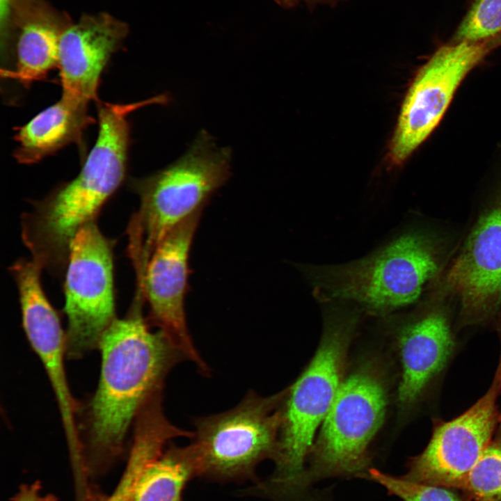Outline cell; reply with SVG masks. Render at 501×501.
I'll list each match as a JSON object with an SVG mask.
<instances>
[{
	"label": "cell",
	"mask_w": 501,
	"mask_h": 501,
	"mask_svg": "<svg viewBox=\"0 0 501 501\" xmlns=\"http://www.w3.org/2000/svg\"><path fill=\"white\" fill-rule=\"evenodd\" d=\"M137 296L127 316L116 319L98 349L102 364L97 388L77 414L83 463L105 465L123 451L132 427L145 403L163 391L170 370L185 360L160 329L153 331Z\"/></svg>",
	"instance_id": "1"
},
{
	"label": "cell",
	"mask_w": 501,
	"mask_h": 501,
	"mask_svg": "<svg viewBox=\"0 0 501 501\" xmlns=\"http://www.w3.org/2000/svg\"><path fill=\"white\" fill-rule=\"evenodd\" d=\"M137 102L100 103L95 143L78 175L24 218L22 237L41 267L62 265L79 230L93 221L124 180L129 145V115Z\"/></svg>",
	"instance_id": "2"
},
{
	"label": "cell",
	"mask_w": 501,
	"mask_h": 501,
	"mask_svg": "<svg viewBox=\"0 0 501 501\" xmlns=\"http://www.w3.org/2000/svg\"><path fill=\"white\" fill-rule=\"evenodd\" d=\"M440 239L422 230L406 232L367 257L339 265L302 267L317 294L386 312L416 301L440 271Z\"/></svg>",
	"instance_id": "3"
},
{
	"label": "cell",
	"mask_w": 501,
	"mask_h": 501,
	"mask_svg": "<svg viewBox=\"0 0 501 501\" xmlns=\"http://www.w3.org/2000/svg\"><path fill=\"white\" fill-rule=\"evenodd\" d=\"M356 317L338 312L315 357L281 406L278 449L273 473L257 485L261 495L289 499L303 491L305 462L317 429L327 415L342 383L346 351Z\"/></svg>",
	"instance_id": "4"
},
{
	"label": "cell",
	"mask_w": 501,
	"mask_h": 501,
	"mask_svg": "<svg viewBox=\"0 0 501 501\" xmlns=\"http://www.w3.org/2000/svg\"><path fill=\"white\" fill-rule=\"evenodd\" d=\"M231 151L201 131L187 151L166 168L134 182L138 212L130 227L134 263L143 267L156 246L175 227L202 210L230 175Z\"/></svg>",
	"instance_id": "5"
},
{
	"label": "cell",
	"mask_w": 501,
	"mask_h": 501,
	"mask_svg": "<svg viewBox=\"0 0 501 501\" xmlns=\"http://www.w3.org/2000/svg\"><path fill=\"white\" fill-rule=\"evenodd\" d=\"M285 394L262 397L251 390L234 408L194 419L192 440L184 447L195 477L246 479L262 461L274 460Z\"/></svg>",
	"instance_id": "6"
},
{
	"label": "cell",
	"mask_w": 501,
	"mask_h": 501,
	"mask_svg": "<svg viewBox=\"0 0 501 501\" xmlns=\"http://www.w3.org/2000/svg\"><path fill=\"white\" fill-rule=\"evenodd\" d=\"M385 406L384 385L373 369H360L342 382L310 453L303 490L327 478H365L371 463L368 448Z\"/></svg>",
	"instance_id": "7"
},
{
	"label": "cell",
	"mask_w": 501,
	"mask_h": 501,
	"mask_svg": "<svg viewBox=\"0 0 501 501\" xmlns=\"http://www.w3.org/2000/svg\"><path fill=\"white\" fill-rule=\"evenodd\" d=\"M67 262L66 355L78 359L98 349L104 333L116 319L111 248L94 221L74 235Z\"/></svg>",
	"instance_id": "8"
},
{
	"label": "cell",
	"mask_w": 501,
	"mask_h": 501,
	"mask_svg": "<svg viewBox=\"0 0 501 501\" xmlns=\"http://www.w3.org/2000/svg\"><path fill=\"white\" fill-rule=\"evenodd\" d=\"M496 46L493 39L440 46L418 70L401 104L388 158L402 164L429 136L466 74Z\"/></svg>",
	"instance_id": "9"
},
{
	"label": "cell",
	"mask_w": 501,
	"mask_h": 501,
	"mask_svg": "<svg viewBox=\"0 0 501 501\" xmlns=\"http://www.w3.org/2000/svg\"><path fill=\"white\" fill-rule=\"evenodd\" d=\"M495 381L470 408L449 421L435 422L424 450L407 463L401 477L415 483L461 490L467 476L491 441L501 412Z\"/></svg>",
	"instance_id": "10"
},
{
	"label": "cell",
	"mask_w": 501,
	"mask_h": 501,
	"mask_svg": "<svg viewBox=\"0 0 501 501\" xmlns=\"http://www.w3.org/2000/svg\"><path fill=\"white\" fill-rule=\"evenodd\" d=\"M201 212L175 227L156 246L138 273V292L148 304L152 323L207 376L210 369L193 343L184 309L189 253Z\"/></svg>",
	"instance_id": "11"
},
{
	"label": "cell",
	"mask_w": 501,
	"mask_h": 501,
	"mask_svg": "<svg viewBox=\"0 0 501 501\" xmlns=\"http://www.w3.org/2000/svg\"><path fill=\"white\" fill-rule=\"evenodd\" d=\"M461 326L492 319L501 305V193L482 212L441 283Z\"/></svg>",
	"instance_id": "12"
},
{
	"label": "cell",
	"mask_w": 501,
	"mask_h": 501,
	"mask_svg": "<svg viewBox=\"0 0 501 501\" xmlns=\"http://www.w3.org/2000/svg\"><path fill=\"white\" fill-rule=\"evenodd\" d=\"M41 269L33 260H22L11 267V272L19 292L24 332L54 392L70 451L76 452L80 447L77 427L79 403L67 383L65 333L42 287Z\"/></svg>",
	"instance_id": "13"
},
{
	"label": "cell",
	"mask_w": 501,
	"mask_h": 501,
	"mask_svg": "<svg viewBox=\"0 0 501 501\" xmlns=\"http://www.w3.org/2000/svg\"><path fill=\"white\" fill-rule=\"evenodd\" d=\"M401 406L410 409L440 383L457 349L450 312L440 301L409 319L399 335Z\"/></svg>",
	"instance_id": "14"
},
{
	"label": "cell",
	"mask_w": 501,
	"mask_h": 501,
	"mask_svg": "<svg viewBox=\"0 0 501 501\" xmlns=\"http://www.w3.org/2000/svg\"><path fill=\"white\" fill-rule=\"evenodd\" d=\"M127 33V25L106 13L69 24L58 46L61 97L86 105L95 100L101 74Z\"/></svg>",
	"instance_id": "15"
},
{
	"label": "cell",
	"mask_w": 501,
	"mask_h": 501,
	"mask_svg": "<svg viewBox=\"0 0 501 501\" xmlns=\"http://www.w3.org/2000/svg\"><path fill=\"white\" fill-rule=\"evenodd\" d=\"M19 27L13 77L28 86L58 65L61 35L69 24L39 0H19L13 20Z\"/></svg>",
	"instance_id": "16"
},
{
	"label": "cell",
	"mask_w": 501,
	"mask_h": 501,
	"mask_svg": "<svg viewBox=\"0 0 501 501\" xmlns=\"http://www.w3.org/2000/svg\"><path fill=\"white\" fill-rule=\"evenodd\" d=\"M88 105L61 97L20 127L15 135V157L33 164L80 139L91 122Z\"/></svg>",
	"instance_id": "17"
},
{
	"label": "cell",
	"mask_w": 501,
	"mask_h": 501,
	"mask_svg": "<svg viewBox=\"0 0 501 501\" xmlns=\"http://www.w3.org/2000/svg\"><path fill=\"white\" fill-rule=\"evenodd\" d=\"M193 477L184 447L170 446L143 468L131 501H182L184 486Z\"/></svg>",
	"instance_id": "18"
},
{
	"label": "cell",
	"mask_w": 501,
	"mask_h": 501,
	"mask_svg": "<svg viewBox=\"0 0 501 501\" xmlns=\"http://www.w3.org/2000/svg\"><path fill=\"white\" fill-rule=\"evenodd\" d=\"M170 440L167 429L152 420H141L134 428L128 461L116 488L106 501H131L136 482L145 466L159 456Z\"/></svg>",
	"instance_id": "19"
},
{
	"label": "cell",
	"mask_w": 501,
	"mask_h": 501,
	"mask_svg": "<svg viewBox=\"0 0 501 501\" xmlns=\"http://www.w3.org/2000/svg\"><path fill=\"white\" fill-rule=\"evenodd\" d=\"M468 501H501V427L469 472L461 490Z\"/></svg>",
	"instance_id": "20"
},
{
	"label": "cell",
	"mask_w": 501,
	"mask_h": 501,
	"mask_svg": "<svg viewBox=\"0 0 501 501\" xmlns=\"http://www.w3.org/2000/svg\"><path fill=\"white\" fill-rule=\"evenodd\" d=\"M501 32V0H472L452 42L491 39Z\"/></svg>",
	"instance_id": "21"
},
{
	"label": "cell",
	"mask_w": 501,
	"mask_h": 501,
	"mask_svg": "<svg viewBox=\"0 0 501 501\" xmlns=\"http://www.w3.org/2000/svg\"><path fill=\"white\" fill-rule=\"evenodd\" d=\"M365 479L378 483L389 495L403 501H468L454 489L415 483L401 476L388 475L375 468L369 469Z\"/></svg>",
	"instance_id": "22"
},
{
	"label": "cell",
	"mask_w": 501,
	"mask_h": 501,
	"mask_svg": "<svg viewBox=\"0 0 501 501\" xmlns=\"http://www.w3.org/2000/svg\"><path fill=\"white\" fill-rule=\"evenodd\" d=\"M14 501H57V499L51 494L43 495L41 492V484L39 482H35L31 484L23 485Z\"/></svg>",
	"instance_id": "23"
},
{
	"label": "cell",
	"mask_w": 501,
	"mask_h": 501,
	"mask_svg": "<svg viewBox=\"0 0 501 501\" xmlns=\"http://www.w3.org/2000/svg\"><path fill=\"white\" fill-rule=\"evenodd\" d=\"M18 0H0V24L1 35L6 37L13 22L14 10Z\"/></svg>",
	"instance_id": "24"
},
{
	"label": "cell",
	"mask_w": 501,
	"mask_h": 501,
	"mask_svg": "<svg viewBox=\"0 0 501 501\" xmlns=\"http://www.w3.org/2000/svg\"><path fill=\"white\" fill-rule=\"evenodd\" d=\"M278 6L283 8H292L297 6L304 3L310 8H314L318 5H327L330 6H335L340 2L345 0H273Z\"/></svg>",
	"instance_id": "25"
},
{
	"label": "cell",
	"mask_w": 501,
	"mask_h": 501,
	"mask_svg": "<svg viewBox=\"0 0 501 501\" xmlns=\"http://www.w3.org/2000/svg\"><path fill=\"white\" fill-rule=\"evenodd\" d=\"M500 335H501V333H500ZM493 381H495L496 383L498 384L499 389H500V394H501V354H500V359L499 365H498V369L496 370L495 378H494Z\"/></svg>",
	"instance_id": "26"
},
{
	"label": "cell",
	"mask_w": 501,
	"mask_h": 501,
	"mask_svg": "<svg viewBox=\"0 0 501 501\" xmlns=\"http://www.w3.org/2000/svg\"><path fill=\"white\" fill-rule=\"evenodd\" d=\"M493 40L496 45V47L501 45V32L493 38Z\"/></svg>",
	"instance_id": "27"
}]
</instances>
